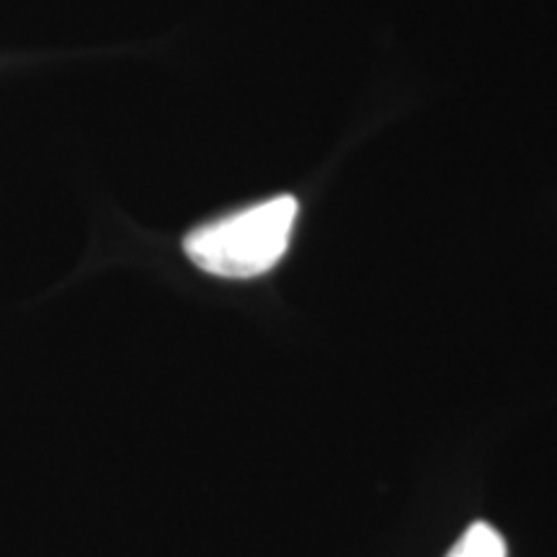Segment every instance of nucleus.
<instances>
[{"label":"nucleus","mask_w":557,"mask_h":557,"mask_svg":"<svg viewBox=\"0 0 557 557\" xmlns=\"http://www.w3.org/2000/svg\"><path fill=\"white\" fill-rule=\"evenodd\" d=\"M297 212V199L282 194L197 227L186 235L184 250L207 274L225 278L261 276L287 253Z\"/></svg>","instance_id":"obj_1"},{"label":"nucleus","mask_w":557,"mask_h":557,"mask_svg":"<svg viewBox=\"0 0 557 557\" xmlns=\"http://www.w3.org/2000/svg\"><path fill=\"white\" fill-rule=\"evenodd\" d=\"M447 557H506V542L485 521H475L457 545L449 549Z\"/></svg>","instance_id":"obj_2"}]
</instances>
